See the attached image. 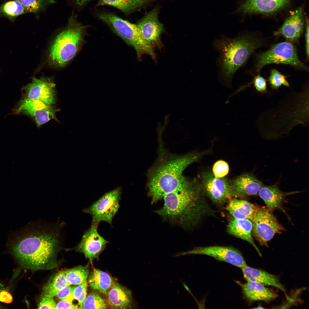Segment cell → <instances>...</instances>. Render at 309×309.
<instances>
[{
  "mask_svg": "<svg viewBox=\"0 0 309 309\" xmlns=\"http://www.w3.org/2000/svg\"><path fill=\"white\" fill-rule=\"evenodd\" d=\"M203 193L200 182L184 177L176 189L164 197L163 206L155 212L165 221L184 228L193 227L213 213Z\"/></svg>",
  "mask_w": 309,
  "mask_h": 309,
  "instance_id": "obj_1",
  "label": "cell"
},
{
  "mask_svg": "<svg viewBox=\"0 0 309 309\" xmlns=\"http://www.w3.org/2000/svg\"><path fill=\"white\" fill-rule=\"evenodd\" d=\"M10 243L12 254L23 268L35 271L57 267L59 242L55 233L31 231L17 236Z\"/></svg>",
  "mask_w": 309,
  "mask_h": 309,
  "instance_id": "obj_2",
  "label": "cell"
},
{
  "mask_svg": "<svg viewBox=\"0 0 309 309\" xmlns=\"http://www.w3.org/2000/svg\"><path fill=\"white\" fill-rule=\"evenodd\" d=\"M204 153L192 152L177 155L162 151L148 173L147 187L151 204L176 189L184 177L183 174L185 169L199 160Z\"/></svg>",
  "mask_w": 309,
  "mask_h": 309,
  "instance_id": "obj_3",
  "label": "cell"
},
{
  "mask_svg": "<svg viewBox=\"0 0 309 309\" xmlns=\"http://www.w3.org/2000/svg\"><path fill=\"white\" fill-rule=\"evenodd\" d=\"M261 44L259 39L248 34H241L233 38L222 36L215 39L213 45L219 53L217 62L220 83L232 89L235 73Z\"/></svg>",
  "mask_w": 309,
  "mask_h": 309,
  "instance_id": "obj_4",
  "label": "cell"
},
{
  "mask_svg": "<svg viewBox=\"0 0 309 309\" xmlns=\"http://www.w3.org/2000/svg\"><path fill=\"white\" fill-rule=\"evenodd\" d=\"M86 30V26L78 21L73 12L67 25L56 36L49 46L46 59L48 65L60 68L69 63L83 45Z\"/></svg>",
  "mask_w": 309,
  "mask_h": 309,
  "instance_id": "obj_5",
  "label": "cell"
},
{
  "mask_svg": "<svg viewBox=\"0 0 309 309\" xmlns=\"http://www.w3.org/2000/svg\"><path fill=\"white\" fill-rule=\"evenodd\" d=\"M96 16L113 32L134 48L138 58L140 59L143 55L146 54L150 55L153 59H156L153 47L145 40L136 25L108 12H99L96 13Z\"/></svg>",
  "mask_w": 309,
  "mask_h": 309,
  "instance_id": "obj_6",
  "label": "cell"
},
{
  "mask_svg": "<svg viewBox=\"0 0 309 309\" xmlns=\"http://www.w3.org/2000/svg\"><path fill=\"white\" fill-rule=\"evenodd\" d=\"M273 63L290 65L308 70V67L299 60L295 46L289 42L275 44L269 50L258 55L257 71L259 72L265 66Z\"/></svg>",
  "mask_w": 309,
  "mask_h": 309,
  "instance_id": "obj_7",
  "label": "cell"
},
{
  "mask_svg": "<svg viewBox=\"0 0 309 309\" xmlns=\"http://www.w3.org/2000/svg\"><path fill=\"white\" fill-rule=\"evenodd\" d=\"M122 189L118 187L105 193L98 200L83 211L92 217V224L98 225L106 222L112 226V222L120 207Z\"/></svg>",
  "mask_w": 309,
  "mask_h": 309,
  "instance_id": "obj_8",
  "label": "cell"
},
{
  "mask_svg": "<svg viewBox=\"0 0 309 309\" xmlns=\"http://www.w3.org/2000/svg\"><path fill=\"white\" fill-rule=\"evenodd\" d=\"M251 221L252 234L262 245L268 246V242L276 234L285 230L268 208L259 207Z\"/></svg>",
  "mask_w": 309,
  "mask_h": 309,
  "instance_id": "obj_9",
  "label": "cell"
},
{
  "mask_svg": "<svg viewBox=\"0 0 309 309\" xmlns=\"http://www.w3.org/2000/svg\"><path fill=\"white\" fill-rule=\"evenodd\" d=\"M200 178L204 193L215 203L222 204L233 198H239L230 181L226 178L216 177L210 171L202 173Z\"/></svg>",
  "mask_w": 309,
  "mask_h": 309,
  "instance_id": "obj_10",
  "label": "cell"
},
{
  "mask_svg": "<svg viewBox=\"0 0 309 309\" xmlns=\"http://www.w3.org/2000/svg\"><path fill=\"white\" fill-rule=\"evenodd\" d=\"M188 254L208 255L240 268L247 265L241 253L231 246L214 245L197 247L185 252L179 253L177 255Z\"/></svg>",
  "mask_w": 309,
  "mask_h": 309,
  "instance_id": "obj_11",
  "label": "cell"
},
{
  "mask_svg": "<svg viewBox=\"0 0 309 309\" xmlns=\"http://www.w3.org/2000/svg\"><path fill=\"white\" fill-rule=\"evenodd\" d=\"M22 90L23 98L38 100L50 105L55 103V84L52 78L42 76L38 78L33 76L31 82Z\"/></svg>",
  "mask_w": 309,
  "mask_h": 309,
  "instance_id": "obj_12",
  "label": "cell"
},
{
  "mask_svg": "<svg viewBox=\"0 0 309 309\" xmlns=\"http://www.w3.org/2000/svg\"><path fill=\"white\" fill-rule=\"evenodd\" d=\"M159 9L155 7L139 21L136 25L146 41L153 47L161 46L160 35L164 29L158 19Z\"/></svg>",
  "mask_w": 309,
  "mask_h": 309,
  "instance_id": "obj_13",
  "label": "cell"
},
{
  "mask_svg": "<svg viewBox=\"0 0 309 309\" xmlns=\"http://www.w3.org/2000/svg\"><path fill=\"white\" fill-rule=\"evenodd\" d=\"M98 225L92 224L85 233L76 247L77 250L83 253L92 262L105 248L109 242L101 236L98 231Z\"/></svg>",
  "mask_w": 309,
  "mask_h": 309,
  "instance_id": "obj_14",
  "label": "cell"
},
{
  "mask_svg": "<svg viewBox=\"0 0 309 309\" xmlns=\"http://www.w3.org/2000/svg\"><path fill=\"white\" fill-rule=\"evenodd\" d=\"M290 0H246L235 12L244 14L271 13L286 7Z\"/></svg>",
  "mask_w": 309,
  "mask_h": 309,
  "instance_id": "obj_15",
  "label": "cell"
},
{
  "mask_svg": "<svg viewBox=\"0 0 309 309\" xmlns=\"http://www.w3.org/2000/svg\"><path fill=\"white\" fill-rule=\"evenodd\" d=\"M304 24L303 10L300 8L287 19L274 34L282 36L291 42H295L299 39L303 32Z\"/></svg>",
  "mask_w": 309,
  "mask_h": 309,
  "instance_id": "obj_16",
  "label": "cell"
},
{
  "mask_svg": "<svg viewBox=\"0 0 309 309\" xmlns=\"http://www.w3.org/2000/svg\"><path fill=\"white\" fill-rule=\"evenodd\" d=\"M230 181L240 198L257 195L264 185L261 181L250 173L242 174Z\"/></svg>",
  "mask_w": 309,
  "mask_h": 309,
  "instance_id": "obj_17",
  "label": "cell"
},
{
  "mask_svg": "<svg viewBox=\"0 0 309 309\" xmlns=\"http://www.w3.org/2000/svg\"><path fill=\"white\" fill-rule=\"evenodd\" d=\"M237 282L241 286L244 297L250 302L258 301L268 302L278 296L272 290L258 283L247 281L245 283L239 281Z\"/></svg>",
  "mask_w": 309,
  "mask_h": 309,
  "instance_id": "obj_18",
  "label": "cell"
},
{
  "mask_svg": "<svg viewBox=\"0 0 309 309\" xmlns=\"http://www.w3.org/2000/svg\"><path fill=\"white\" fill-rule=\"evenodd\" d=\"M240 269L244 278L247 281L258 283L265 286L275 287L286 293L284 286L277 276L262 270L253 268L247 265Z\"/></svg>",
  "mask_w": 309,
  "mask_h": 309,
  "instance_id": "obj_19",
  "label": "cell"
},
{
  "mask_svg": "<svg viewBox=\"0 0 309 309\" xmlns=\"http://www.w3.org/2000/svg\"><path fill=\"white\" fill-rule=\"evenodd\" d=\"M106 296L112 308H126L130 307L132 303L130 291L114 281Z\"/></svg>",
  "mask_w": 309,
  "mask_h": 309,
  "instance_id": "obj_20",
  "label": "cell"
},
{
  "mask_svg": "<svg viewBox=\"0 0 309 309\" xmlns=\"http://www.w3.org/2000/svg\"><path fill=\"white\" fill-rule=\"evenodd\" d=\"M252 223L251 220L237 219L233 217L229 219L227 225V231L230 234L248 242L261 256V253L252 237Z\"/></svg>",
  "mask_w": 309,
  "mask_h": 309,
  "instance_id": "obj_21",
  "label": "cell"
},
{
  "mask_svg": "<svg viewBox=\"0 0 309 309\" xmlns=\"http://www.w3.org/2000/svg\"><path fill=\"white\" fill-rule=\"evenodd\" d=\"M258 207L247 201L234 197L228 202L226 209L234 218L251 221Z\"/></svg>",
  "mask_w": 309,
  "mask_h": 309,
  "instance_id": "obj_22",
  "label": "cell"
},
{
  "mask_svg": "<svg viewBox=\"0 0 309 309\" xmlns=\"http://www.w3.org/2000/svg\"><path fill=\"white\" fill-rule=\"evenodd\" d=\"M258 193L269 210L272 211L277 209H282V204L286 194L277 186L263 185Z\"/></svg>",
  "mask_w": 309,
  "mask_h": 309,
  "instance_id": "obj_23",
  "label": "cell"
},
{
  "mask_svg": "<svg viewBox=\"0 0 309 309\" xmlns=\"http://www.w3.org/2000/svg\"><path fill=\"white\" fill-rule=\"evenodd\" d=\"M53 106L39 100L22 98L14 109L13 112L16 114L21 113L34 119Z\"/></svg>",
  "mask_w": 309,
  "mask_h": 309,
  "instance_id": "obj_24",
  "label": "cell"
},
{
  "mask_svg": "<svg viewBox=\"0 0 309 309\" xmlns=\"http://www.w3.org/2000/svg\"><path fill=\"white\" fill-rule=\"evenodd\" d=\"M88 281L92 289L106 296L114 282L108 273L98 269H94L90 273Z\"/></svg>",
  "mask_w": 309,
  "mask_h": 309,
  "instance_id": "obj_25",
  "label": "cell"
},
{
  "mask_svg": "<svg viewBox=\"0 0 309 309\" xmlns=\"http://www.w3.org/2000/svg\"><path fill=\"white\" fill-rule=\"evenodd\" d=\"M153 0H98L96 7L109 5L129 15Z\"/></svg>",
  "mask_w": 309,
  "mask_h": 309,
  "instance_id": "obj_26",
  "label": "cell"
},
{
  "mask_svg": "<svg viewBox=\"0 0 309 309\" xmlns=\"http://www.w3.org/2000/svg\"><path fill=\"white\" fill-rule=\"evenodd\" d=\"M70 285L66 278L65 272H59L52 277L44 286L43 294L53 297L62 289Z\"/></svg>",
  "mask_w": 309,
  "mask_h": 309,
  "instance_id": "obj_27",
  "label": "cell"
},
{
  "mask_svg": "<svg viewBox=\"0 0 309 309\" xmlns=\"http://www.w3.org/2000/svg\"><path fill=\"white\" fill-rule=\"evenodd\" d=\"M27 13L24 7L19 0L11 1L0 5V15L11 21L17 17Z\"/></svg>",
  "mask_w": 309,
  "mask_h": 309,
  "instance_id": "obj_28",
  "label": "cell"
},
{
  "mask_svg": "<svg viewBox=\"0 0 309 309\" xmlns=\"http://www.w3.org/2000/svg\"><path fill=\"white\" fill-rule=\"evenodd\" d=\"M87 266H79L65 271L66 280L70 285H79L87 280L89 274Z\"/></svg>",
  "mask_w": 309,
  "mask_h": 309,
  "instance_id": "obj_29",
  "label": "cell"
},
{
  "mask_svg": "<svg viewBox=\"0 0 309 309\" xmlns=\"http://www.w3.org/2000/svg\"><path fill=\"white\" fill-rule=\"evenodd\" d=\"M27 13L36 15L44 11L50 5L56 3L54 0H19Z\"/></svg>",
  "mask_w": 309,
  "mask_h": 309,
  "instance_id": "obj_30",
  "label": "cell"
},
{
  "mask_svg": "<svg viewBox=\"0 0 309 309\" xmlns=\"http://www.w3.org/2000/svg\"><path fill=\"white\" fill-rule=\"evenodd\" d=\"M107 307L106 301L99 294L92 292L86 296L81 309H105Z\"/></svg>",
  "mask_w": 309,
  "mask_h": 309,
  "instance_id": "obj_31",
  "label": "cell"
},
{
  "mask_svg": "<svg viewBox=\"0 0 309 309\" xmlns=\"http://www.w3.org/2000/svg\"><path fill=\"white\" fill-rule=\"evenodd\" d=\"M286 78V76L282 75L277 70L273 69L271 71L268 81L271 88L273 90H277L282 85L287 87L290 86Z\"/></svg>",
  "mask_w": 309,
  "mask_h": 309,
  "instance_id": "obj_32",
  "label": "cell"
},
{
  "mask_svg": "<svg viewBox=\"0 0 309 309\" xmlns=\"http://www.w3.org/2000/svg\"><path fill=\"white\" fill-rule=\"evenodd\" d=\"M252 84H253L254 87L258 92L261 93H267L266 80L263 77L258 74L254 78L252 82L247 85L240 86L233 93V94H237L247 87L249 86Z\"/></svg>",
  "mask_w": 309,
  "mask_h": 309,
  "instance_id": "obj_33",
  "label": "cell"
},
{
  "mask_svg": "<svg viewBox=\"0 0 309 309\" xmlns=\"http://www.w3.org/2000/svg\"><path fill=\"white\" fill-rule=\"evenodd\" d=\"M87 280L82 284L74 286L73 291L74 299L78 302L81 309L87 296Z\"/></svg>",
  "mask_w": 309,
  "mask_h": 309,
  "instance_id": "obj_34",
  "label": "cell"
},
{
  "mask_svg": "<svg viewBox=\"0 0 309 309\" xmlns=\"http://www.w3.org/2000/svg\"><path fill=\"white\" fill-rule=\"evenodd\" d=\"M229 167L228 163L225 161L220 160L214 164L212 173L213 175L217 178L224 177L228 173Z\"/></svg>",
  "mask_w": 309,
  "mask_h": 309,
  "instance_id": "obj_35",
  "label": "cell"
},
{
  "mask_svg": "<svg viewBox=\"0 0 309 309\" xmlns=\"http://www.w3.org/2000/svg\"><path fill=\"white\" fill-rule=\"evenodd\" d=\"M70 286L64 288L57 293L56 296L59 299L72 303L74 300L73 291L74 286Z\"/></svg>",
  "mask_w": 309,
  "mask_h": 309,
  "instance_id": "obj_36",
  "label": "cell"
},
{
  "mask_svg": "<svg viewBox=\"0 0 309 309\" xmlns=\"http://www.w3.org/2000/svg\"><path fill=\"white\" fill-rule=\"evenodd\" d=\"M56 304L51 297L42 294L38 306V309H56Z\"/></svg>",
  "mask_w": 309,
  "mask_h": 309,
  "instance_id": "obj_37",
  "label": "cell"
},
{
  "mask_svg": "<svg viewBox=\"0 0 309 309\" xmlns=\"http://www.w3.org/2000/svg\"><path fill=\"white\" fill-rule=\"evenodd\" d=\"M80 308L77 305H74L72 303L62 300L56 304V309H78Z\"/></svg>",
  "mask_w": 309,
  "mask_h": 309,
  "instance_id": "obj_38",
  "label": "cell"
},
{
  "mask_svg": "<svg viewBox=\"0 0 309 309\" xmlns=\"http://www.w3.org/2000/svg\"><path fill=\"white\" fill-rule=\"evenodd\" d=\"M13 298L11 294L5 291H3L0 293V301L9 303L12 302Z\"/></svg>",
  "mask_w": 309,
  "mask_h": 309,
  "instance_id": "obj_39",
  "label": "cell"
},
{
  "mask_svg": "<svg viewBox=\"0 0 309 309\" xmlns=\"http://www.w3.org/2000/svg\"><path fill=\"white\" fill-rule=\"evenodd\" d=\"M306 30L305 34L307 60L309 58V21L308 19L306 20Z\"/></svg>",
  "mask_w": 309,
  "mask_h": 309,
  "instance_id": "obj_40",
  "label": "cell"
},
{
  "mask_svg": "<svg viewBox=\"0 0 309 309\" xmlns=\"http://www.w3.org/2000/svg\"><path fill=\"white\" fill-rule=\"evenodd\" d=\"M92 0H74L75 4L79 7L84 6Z\"/></svg>",
  "mask_w": 309,
  "mask_h": 309,
  "instance_id": "obj_41",
  "label": "cell"
},
{
  "mask_svg": "<svg viewBox=\"0 0 309 309\" xmlns=\"http://www.w3.org/2000/svg\"><path fill=\"white\" fill-rule=\"evenodd\" d=\"M10 0V1H14V0Z\"/></svg>",
  "mask_w": 309,
  "mask_h": 309,
  "instance_id": "obj_42",
  "label": "cell"
}]
</instances>
